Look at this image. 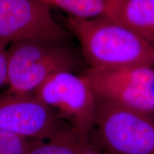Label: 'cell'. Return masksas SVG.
Wrapping results in <instances>:
<instances>
[{
    "label": "cell",
    "mask_w": 154,
    "mask_h": 154,
    "mask_svg": "<svg viewBox=\"0 0 154 154\" xmlns=\"http://www.w3.org/2000/svg\"><path fill=\"white\" fill-rule=\"evenodd\" d=\"M8 42H0V87L7 84V51Z\"/></svg>",
    "instance_id": "7c38bea8"
},
{
    "label": "cell",
    "mask_w": 154,
    "mask_h": 154,
    "mask_svg": "<svg viewBox=\"0 0 154 154\" xmlns=\"http://www.w3.org/2000/svg\"><path fill=\"white\" fill-rule=\"evenodd\" d=\"M96 98L94 141L105 154H154V123L149 114Z\"/></svg>",
    "instance_id": "3957f363"
},
{
    "label": "cell",
    "mask_w": 154,
    "mask_h": 154,
    "mask_svg": "<svg viewBox=\"0 0 154 154\" xmlns=\"http://www.w3.org/2000/svg\"><path fill=\"white\" fill-rule=\"evenodd\" d=\"M74 54L62 42L46 38H26L11 42L7 51V91L34 93L51 75L72 72Z\"/></svg>",
    "instance_id": "7a4b0ae2"
},
{
    "label": "cell",
    "mask_w": 154,
    "mask_h": 154,
    "mask_svg": "<svg viewBox=\"0 0 154 154\" xmlns=\"http://www.w3.org/2000/svg\"><path fill=\"white\" fill-rule=\"evenodd\" d=\"M28 139L0 129V154H26Z\"/></svg>",
    "instance_id": "8fae6325"
},
{
    "label": "cell",
    "mask_w": 154,
    "mask_h": 154,
    "mask_svg": "<svg viewBox=\"0 0 154 154\" xmlns=\"http://www.w3.org/2000/svg\"><path fill=\"white\" fill-rule=\"evenodd\" d=\"M103 17L121 23L154 46V0H109Z\"/></svg>",
    "instance_id": "ba28073f"
},
{
    "label": "cell",
    "mask_w": 154,
    "mask_h": 154,
    "mask_svg": "<svg viewBox=\"0 0 154 154\" xmlns=\"http://www.w3.org/2000/svg\"><path fill=\"white\" fill-rule=\"evenodd\" d=\"M49 6L59 7L71 17L94 19L104 16L109 0H41Z\"/></svg>",
    "instance_id": "30bf717a"
},
{
    "label": "cell",
    "mask_w": 154,
    "mask_h": 154,
    "mask_svg": "<svg viewBox=\"0 0 154 154\" xmlns=\"http://www.w3.org/2000/svg\"><path fill=\"white\" fill-rule=\"evenodd\" d=\"M69 28L79 40L90 67L154 66V46L121 23L107 17L69 16Z\"/></svg>",
    "instance_id": "6da1fadb"
},
{
    "label": "cell",
    "mask_w": 154,
    "mask_h": 154,
    "mask_svg": "<svg viewBox=\"0 0 154 154\" xmlns=\"http://www.w3.org/2000/svg\"><path fill=\"white\" fill-rule=\"evenodd\" d=\"M68 33L41 0H0V42L46 38L63 42Z\"/></svg>",
    "instance_id": "8992f818"
},
{
    "label": "cell",
    "mask_w": 154,
    "mask_h": 154,
    "mask_svg": "<svg viewBox=\"0 0 154 154\" xmlns=\"http://www.w3.org/2000/svg\"><path fill=\"white\" fill-rule=\"evenodd\" d=\"M66 125L34 92L18 94L7 90L0 94V129L26 139L44 140Z\"/></svg>",
    "instance_id": "52a82bcc"
},
{
    "label": "cell",
    "mask_w": 154,
    "mask_h": 154,
    "mask_svg": "<svg viewBox=\"0 0 154 154\" xmlns=\"http://www.w3.org/2000/svg\"><path fill=\"white\" fill-rule=\"evenodd\" d=\"M95 96L150 114L154 113V69L90 67L81 76Z\"/></svg>",
    "instance_id": "5b68a950"
},
{
    "label": "cell",
    "mask_w": 154,
    "mask_h": 154,
    "mask_svg": "<svg viewBox=\"0 0 154 154\" xmlns=\"http://www.w3.org/2000/svg\"><path fill=\"white\" fill-rule=\"evenodd\" d=\"M89 136L66 125L47 139L29 142L26 154H105Z\"/></svg>",
    "instance_id": "9c48e42d"
},
{
    "label": "cell",
    "mask_w": 154,
    "mask_h": 154,
    "mask_svg": "<svg viewBox=\"0 0 154 154\" xmlns=\"http://www.w3.org/2000/svg\"><path fill=\"white\" fill-rule=\"evenodd\" d=\"M34 94L73 129L91 134L95 126L96 98L81 76L68 71L58 72L44 81Z\"/></svg>",
    "instance_id": "277c9868"
}]
</instances>
